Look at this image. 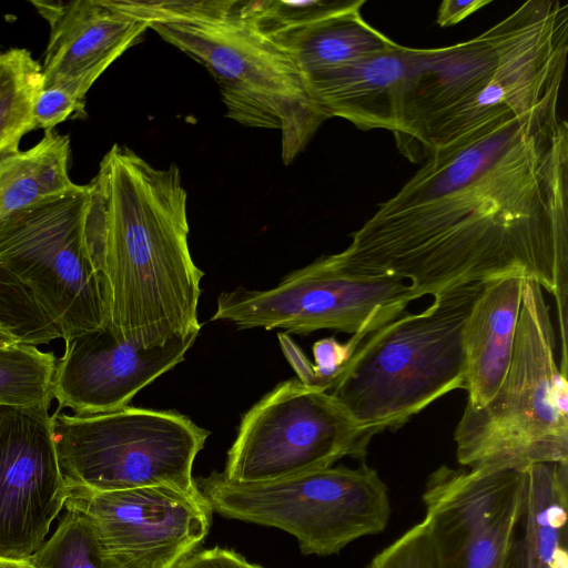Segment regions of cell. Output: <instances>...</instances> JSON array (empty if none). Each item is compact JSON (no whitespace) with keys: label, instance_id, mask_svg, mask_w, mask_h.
I'll return each mask as SVG.
<instances>
[{"label":"cell","instance_id":"cell-1","mask_svg":"<svg viewBox=\"0 0 568 568\" xmlns=\"http://www.w3.org/2000/svg\"><path fill=\"white\" fill-rule=\"evenodd\" d=\"M559 94L435 150L332 254L364 276L408 281L418 298L509 276L556 301L568 357V123Z\"/></svg>","mask_w":568,"mask_h":568},{"label":"cell","instance_id":"cell-2","mask_svg":"<svg viewBox=\"0 0 568 568\" xmlns=\"http://www.w3.org/2000/svg\"><path fill=\"white\" fill-rule=\"evenodd\" d=\"M85 233L100 268L108 327L143 347L200 333L203 272L189 247L179 168L113 144L87 184Z\"/></svg>","mask_w":568,"mask_h":568},{"label":"cell","instance_id":"cell-3","mask_svg":"<svg viewBox=\"0 0 568 568\" xmlns=\"http://www.w3.org/2000/svg\"><path fill=\"white\" fill-rule=\"evenodd\" d=\"M201 63L216 81L226 116L281 132L290 164L328 119L291 57L241 9V0H111Z\"/></svg>","mask_w":568,"mask_h":568},{"label":"cell","instance_id":"cell-4","mask_svg":"<svg viewBox=\"0 0 568 568\" xmlns=\"http://www.w3.org/2000/svg\"><path fill=\"white\" fill-rule=\"evenodd\" d=\"M483 285L447 291L424 311L404 312L371 332L327 393L374 437L465 389L463 328Z\"/></svg>","mask_w":568,"mask_h":568},{"label":"cell","instance_id":"cell-5","mask_svg":"<svg viewBox=\"0 0 568 568\" xmlns=\"http://www.w3.org/2000/svg\"><path fill=\"white\" fill-rule=\"evenodd\" d=\"M456 458L471 470H519L568 460V381L544 290L526 278L509 369L483 407L466 406L455 429Z\"/></svg>","mask_w":568,"mask_h":568},{"label":"cell","instance_id":"cell-6","mask_svg":"<svg viewBox=\"0 0 568 568\" xmlns=\"http://www.w3.org/2000/svg\"><path fill=\"white\" fill-rule=\"evenodd\" d=\"M195 480L213 513L282 529L304 555L338 554L384 531L392 514L388 487L366 463L262 483H235L217 471Z\"/></svg>","mask_w":568,"mask_h":568},{"label":"cell","instance_id":"cell-7","mask_svg":"<svg viewBox=\"0 0 568 568\" xmlns=\"http://www.w3.org/2000/svg\"><path fill=\"white\" fill-rule=\"evenodd\" d=\"M52 434L69 488L112 491L166 486L202 495L192 471L210 433L178 412L129 405L85 415L57 409Z\"/></svg>","mask_w":568,"mask_h":568},{"label":"cell","instance_id":"cell-8","mask_svg":"<svg viewBox=\"0 0 568 568\" xmlns=\"http://www.w3.org/2000/svg\"><path fill=\"white\" fill-rule=\"evenodd\" d=\"M87 185L0 220V265L31 292L61 338L103 329V278L85 233Z\"/></svg>","mask_w":568,"mask_h":568},{"label":"cell","instance_id":"cell-9","mask_svg":"<svg viewBox=\"0 0 568 568\" xmlns=\"http://www.w3.org/2000/svg\"><path fill=\"white\" fill-rule=\"evenodd\" d=\"M417 298L408 283L351 273L331 254L290 273L272 288L221 293L211 321L300 335L334 329L362 342Z\"/></svg>","mask_w":568,"mask_h":568},{"label":"cell","instance_id":"cell-10","mask_svg":"<svg viewBox=\"0 0 568 568\" xmlns=\"http://www.w3.org/2000/svg\"><path fill=\"white\" fill-rule=\"evenodd\" d=\"M372 438L327 392L290 379L243 415L222 474L262 483L320 470L363 459Z\"/></svg>","mask_w":568,"mask_h":568},{"label":"cell","instance_id":"cell-11","mask_svg":"<svg viewBox=\"0 0 568 568\" xmlns=\"http://www.w3.org/2000/svg\"><path fill=\"white\" fill-rule=\"evenodd\" d=\"M509 28L489 81L446 113L423 139L415 163L505 113H523L559 94L568 54V4L529 0Z\"/></svg>","mask_w":568,"mask_h":568},{"label":"cell","instance_id":"cell-12","mask_svg":"<svg viewBox=\"0 0 568 568\" xmlns=\"http://www.w3.org/2000/svg\"><path fill=\"white\" fill-rule=\"evenodd\" d=\"M64 507L88 519L112 568H175L204 540L213 514L203 495L166 486L69 488Z\"/></svg>","mask_w":568,"mask_h":568},{"label":"cell","instance_id":"cell-13","mask_svg":"<svg viewBox=\"0 0 568 568\" xmlns=\"http://www.w3.org/2000/svg\"><path fill=\"white\" fill-rule=\"evenodd\" d=\"M523 491V469L434 470L422 500L436 568H507Z\"/></svg>","mask_w":568,"mask_h":568},{"label":"cell","instance_id":"cell-14","mask_svg":"<svg viewBox=\"0 0 568 568\" xmlns=\"http://www.w3.org/2000/svg\"><path fill=\"white\" fill-rule=\"evenodd\" d=\"M68 495L48 409L0 407V557L30 558Z\"/></svg>","mask_w":568,"mask_h":568},{"label":"cell","instance_id":"cell-15","mask_svg":"<svg viewBox=\"0 0 568 568\" xmlns=\"http://www.w3.org/2000/svg\"><path fill=\"white\" fill-rule=\"evenodd\" d=\"M196 337L143 347L118 338L106 326L64 339L52 382L58 409L85 415L128 406L142 388L181 363Z\"/></svg>","mask_w":568,"mask_h":568},{"label":"cell","instance_id":"cell-16","mask_svg":"<svg viewBox=\"0 0 568 568\" xmlns=\"http://www.w3.org/2000/svg\"><path fill=\"white\" fill-rule=\"evenodd\" d=\"M509 28L508 17L479 36L438 49H413L393 131L398 151L415 163L428 131L473 97L493 75Z\"/></svg>","mask_w":568,"mask_h":568},{"label":"cell","instance_id":"cell-17","mask_svg":"<svg viewBox=\"0 0 568 568\" xmlns=\"http://www.w3.org/2000/svg\"><path fill=\"white\" fill-rule=\"evenodd\" d=\"M49 24L42 85H62L79 100L128 49L140 43L145 21L119 10L111 0H31Z\"/></svg>","mask_w":568,"mask_h":568},{"label":"cell","instance_id":"cell-18","mask_svg":"<svg viewBox=\"0 0 568 568\" xmlns=\"http://www.w3.org/2000/svg\"><path fill=\"white\" fill-rule=\"evenodd\" d=\"M413 48L394 42L328 70L305 85L327 118L337 116L361 130L394 131Z\"/></svg>","mask_w":568,"mask_h":568},{"label":"cell","instance_id":"cell-19","mask_svg":"<svg viewBox=\"0 0 568 568\" xmlns=\"http://www.w3.org/2000/svg\"><path fill=\"white\" fill-rule=\"evenodd\" d=\"M526 278L509 275L484 284L466 318V406L486 405L509 369Z\"/></svg>","mask_w":568,"mask_h":568},{"label":"cell","instance_id":"cell-20","mask_svg":"<svg viewBox=\"0 0 568 568\" xmlns=\"http://www.w3.org/2000/svg\"><path fill=\"white\" fill-rule=\"evenodd\" d=\"M507 568H568V460L532 464Z\"/></svg>","mask_w":568,"mask_h":568},{"label":"cell","instance_id":"cell-21","mask_svg":"<svg viewBox=\"0 0 568 568\" xmlns=\"http://www.w3.org/2000/svg\"><path fill=\"white\" fill-rule=\"evenodd\" d=\"M365 2L351 0L346 7L325 18L270 38L291 57L305 83L394 43L362 17Z\"/></svg>","mask_w":568,"mask_h":568},{"label":"cell","instance_id":"cell-22","mask_svg":"<svg viewBox=\"0 0 568 568\" xmlns=\"http://www.w3.org/2000/svg\"><path fill=\"white\" fill-rule=\"evenodd\" d=\"M69 135L44 131L26 151L0 159V220L12 213L81 191L69 174Z\"/></svg>","mask_w":568,"mask_h":568},{"label":"cell","instance_id":"cell-23","mask_svg":"<svg viewBox=\"0 0 568 568\" xmlns=\"http://www.w3.org/2000/svg\"><path fill=\"white\" fill-rule=\"evenodd\" d=\"M41 64L31 52H0V159L19 151L22 138L36 129L32 108L42 88Z\"/></svg>","mask_w":568,"mask_h":568},{"label":"cell","instance_id":"cell-24","mask_svg":"<svg viewBox=\"0 0 568 568\" xmlns=\"http://www.w3.org/2000/svg\"><path fill=\"white\" fill-rule=\"evenodd\" d=\"M55 363L34 345L0 347V407L49 409Z\"/></svg>","mask_w":568,"mask_h":568},{"label":"cell","instance_id":"cell-25","mask_svg":"<svg viewBox=\"0 0 568 568\" xmlns=\"http://www.w3.org/2000/svg\"><path fill=\"white\" fill-rule=\"evenodd\" d=\"M28 559L36 568H112L100 554L90 523L74 510H67L53 535Z\"/></svg>","mask_w":568,"mask_h":568},{"label":"cell","instance_id":"cell-26","mask_svg":"<svg viewBox=\"0 0 568 568\" xmlns=\"http://www.w3.org/2000/svg\"><path fill=\"white\" fill-rule=\"evenodd\" d=\"M0 324L22 344L38 346L61 338L27 286L1 265Z\"/></svg>","mask_w":568,"mask_h":568},{"label":"cell","instance_id":"cell-27","mask_svg":"<svg viewBox=\"0 0 568 568\" xmlns=\"http://www.w3.org/2000/svg\"><path fill=\"white\" fill-rule=\"evenodd\" d=\"M351 0H241L243 13L266 36L298 28L346 7Z\"/></svg>","mask_w":568,"mask_h":568},{"label":"cell","instance_id":"cell-28","mask_svg":"<svg viewBox=\"0 0 568 568\" xmlns=\"http://www.w3.org/2000/svg\"><path fill=\"white\" fill-rule=\"evenodd\" d=\"M278 339L287 361L298 376V381L323 392L328 390L359 344L353 337L346 343H341L334 337L320 339L313 345L315 364H312L287 334H280Z\"/></svg>","mask_w":568,"mask_h":568},{"label":"cell","instance_id":"cell-29","mask_svg":"<svg viewBox=\"0 0 568 568\" xmlns=\"http://www.w3.org/2000/svg\"><path fill=\"white\" fill-rule=\"evenodd\" d=\"M367 568H436L430 530L423 519L376 554Z\"/></svg>","mask_w":568,"mask_h":568},{"label":"cell","instance_id":"cell-30","mask_svg":"<svg viewBox=\"0 0 568 568\" xmlns=\"http://www.w3.org/2000/svg\"><path fill=\"white\" fill-rule=\"evenodd\" d=\"M84 101L79 100L70 90L62 85H49L39 90L34 98L32 116L36 129L44 131L54 128L75 115H85Z\"/></svg>","mask_w":568,"mask_h":568},{"label":"cell","instance_id":"cell-31","mask_svg":"<svg viewBox=\"0 0 568 568\" xmlns=\"http://www.w3.org/2000/svg\"><path fill=\"white\" fill-rule=\"evenodd\" d=\"M175 568H264L260 565L247 561L239 552L222 548L212 547L195 550L183 559Z\"/></svg>","mask_w":568,"mask_h":568},{"label":"cell","instance_id":"cell-32","mask_svg":"<svg viewBox=\"0 0 568 568\" xmlns=\"http://www.w3.org/2000/svg\"><path fill=\"white\" fill-rule=\"evenodd\" d=\"M490 2V0H444L438 8L436 23L442 28L455 26Z\"/></svg>","mask_w":568,"mask_h":568},{"label":"cell","instance_id":"cell-33","mask_svg":"<svg viewBox=\"0 0 568 568\" xmlns=\"http://www.w3.org/2000/svg\"><path fill=\"white\" fill-rule=\"evenodd\" d=\"M0 568H36L29 559L17 560L0 557Z\"/></svg>","mask_w":568,"mask_h":568},{"label":"cell","instance_id":"cell-34","mask_svg":"<svg viewBox=\"0 0 568 568\" xmlns=\"http://www.w3.org/2000/svg\"><path fill=\"white\" fill-rule=\"evenodd\" d=\"M20 343L7 328L0 324V347Z\"/></svg>","mask_w":568,"mask_h":568}]
</instances>
